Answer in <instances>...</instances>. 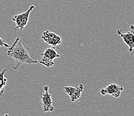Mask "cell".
<instances>
[{"label": "cell", "mask_w": 134, "mask_h": 116, "mask_svg": "<svg viewBox=\"0 0 134 116\" xmlns=\"http://www.w3.org/2000/svg\"><path fill=\"white\" fill-rule=\"evenodd\" d=\"M41 39L46 44L52 46V47H57L62 42V37L59 35L49 30H46L42 33Z\"/></svg>", "instance_id": "cell-3"}, {"label": "cell", "mask_w": 134, "mask_h": 116, "mask_svg": "<svg viewBox=\"0 0 134 116\" xmlns=\"http://www.w3.org/2000/svg\"><path fill=\"white\" fill-rule=\"evenodd\" d=\"M6 69H3L0 72V96H2L4 94L5 86L7 84V79L5 77V72Z\"/></svg>", "instance_id": "cell-9"}, {"label": "cell", "mask_w": 134, "mask_h": 116, "mask_svg": "<svg viewBox=\"0 0 134 116\" xmlns=\"http://www.w3.org/2000/svg\"><path fill=\"white\" fill-rule=\"evenodd\" d=\"M117 34L123 39L125 44L129 48V52H132L134 49V34L133 25H131V31L127 33H123L121 30H118Z\"/></svg>", "instance_id": "cell-6"}, {"label": "cell", "mask_w": 134, "mask_h": 116, "mask_svg": "<svg viewBox=\"0 0 134 116\" xmlns=\"http://www.w3.org/2000/svg\"><path fill=\"white\" fill-rule=\"evenodd\" d=\"M83 90V85L80 84L78 86H65L64 91L70 97L71 102H74L80 98Z\"/></svg>", "instance_id": "cell-5"}, {"label": "cell", "mask_w": 134, "mask_h": 116, "mask_svg": "<svg viewBox=\"0 0 134 116\" xmlns=\"http://www.w3.org/2000/svg\"><path fill=\"white\" fill-rule=\"evenodd\" d=\"M39 62H40V64L43 65L44 66L47 67V68H50L54 65V62L52 59H49L45 56H41V59L39 61Z\"/></svg>", "instance_id": "cell-10"}, {"label": "cell", "mask_w": 134, "mask_h": 116, "mask_svg": "<svg viewBox=\"0 0 134 116\" xmlns=\"http://www.w3.org/2000/svg\"><path fill=\"white\" fill-rule=\"evenodd\" d=\"M41 56H45V57H47L49 59H53L57 57H59V53L56 52V50H55L54 48L53 47H48L46 48V49L43 52V53H41Z\"/></svg>", "instance_id": "cell-8"}, {"label": "cell", "mask_w": 134, "mask_h": 116, "mask_svg": "<svg viewBox=\"0 0 134 116\" xmlns=\"http://www.w3.org/2000/svg\"><path fill=\"white\" fill-rule=\"evenodd\" d=\"M34 8H35V6L32 5L26 12L17 14L13 16V18H12V21H14L15 24V30L16 29H19L20 30H24V28L26 26L28 23L30 13L34 10Z\"/></svg>", "instance_id": "cell-2"}, {"label": "cell", "mask_w": 134, "mask_h": 116, "mask_svg": "<svg viewBox=\"0 0 134 116\" xmlns=\"http://www.w3.org/2000/svg\"><path fill=\"white\" fill-rule=\"evenodd\" d=\"M4 116H9V115L8 114V113H5V115Z\"/></svg>", "instance_id": "cell-12"}, {"label": "cell", "mask_w": 134, "mask_h": 116, "mask_svg": "<svg viewBox=\"0 0 134 116\" xmlns=\"http://www.w3.org/2000/svg\"><path fill=\"white\" fill-rule=\"evenodd\" d=\"M123 90H124V87L122 86L118 85L115 84H111L108 85L106 87L102 89L99 91V93L102 96H105L108 94V95H111L115 98H118L120 96Z\"/></svg>", "instance_id": "cell-7"}, {"label": "cell", "mask_w": 134, "mask_h": 116, "mask_svg": "<svg viewBox=\"0 0 134 116\" xmlns=\"http://www.w3.org/2000/svg\"><path fill=\"white\" fill-rule=\"evenodd\" d=\"M0 47H9V46L8 43L3 41L2 37H0Z\"/></svg>", "instance_id": "cell-11"}, {"label": "cell", "mask_w": 134, "mask_h": 116, "mask_svg": "<svg viewBox=\"0 0 134 116\" xmlns=\"http://www.w3.org/2000/svg\"><path fill=\"white\" fill-rule=\"evenodd\" d=\"M7 55L12 57L15 61V64L12 66V68L15 70L23 64H34L38 62L37 60L31 58L29 53V49L24 46L22 40L19 36L17 37L12 46L9 47Z\"/></svg>", "instance_id": "cell-1"}, {"label": "cell", "mask_w": 134, "mask_h": 116, "mask_svg": "<svg viewBox=\"0 0 134 116\" xmlns=\"http://www.w3.org/2000/svg\"><path fill=\"white\" fill-rule=\"evenodd\" d=\"M43 90L45 92L41 94L40 98L41 100V104L43 106V112H53L54 110V107L53 106L52 96L49 93V87L47 85L43 86Z\"/></svg>", "instance_id": "cell-4"}]
</instances>
